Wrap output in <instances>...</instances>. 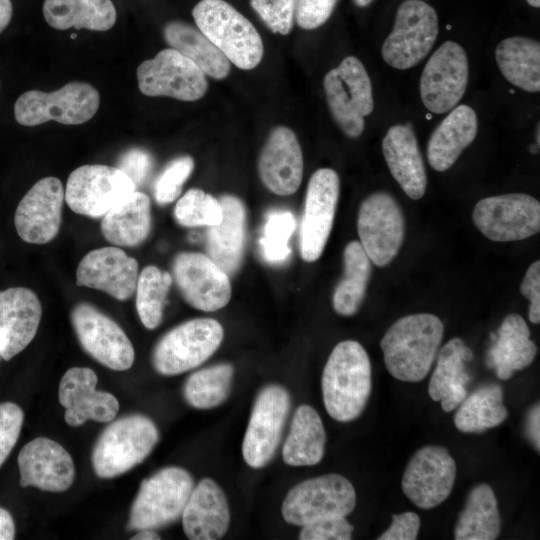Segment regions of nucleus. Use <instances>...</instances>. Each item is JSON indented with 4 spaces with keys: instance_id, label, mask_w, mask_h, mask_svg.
I'll return each mask as SVG.
<instances>
[{
    "instance_id": "1",
    "label": "nucleus",
    "mask_w": 540,
    "mask_h": 540,
    "mask_svg": "<svg viewBox=\"0 0 540 540\" xmlns=\"http://www.w3.org/2000/svg\"><path fill=\"white\" fill-rule=\"evenodd\" d=\"M444 334L442 321L430 313H417L395 321L381 339L385 366L392 377L420 382L429 373Z\"/></svg>"
},
{
    "instance_id": "2",
    "label": "nucleus",
    "mask_w": 540,
    "mask_h": 540,
    "mask_svg": "<svg viewBox=\"0 0 540 540\" xmlns=\"http://www.w3.org/2000/svg\"><path fill=\"white\" fill-rule=\"evenodd\" d=\"M323 402L327 413L346 423L364 411L371 393V364L364 347L357 341L338 343L325 364L322 380Z\"/></svg>"
},
{
    "instance_id": "3",
    "label": "nucleus",
    "mask_w": 540,
    "mask_h": 540,
    "mask_svg": "<svg viewBox=\"0 0 540 540\" xmlns=\"http://www.w3.org/2000/svg\"><path fill=\"white\" fill-rule=\"evenodd\" d=\"M199 30L243 70L255 68L263 57V42L254 25L224 0H201L192 10Z\"/></svg>"
},
{
    "instance_id": "4",
    "label": "nucleus",
    "mask_w": 540,
    "mask_h": 540,
    "mask_svg": "<svg viewBox=\"0 0 540 540\" xmlns=\"http://www.w3.org/2000/svg\"><path fill=\"white\" fill-rule=\"evenodd\" d=\"M158 439L156 425L144 415L117 419L103 430L93 448L95 474L109 479L129 471L151 453Z\"/></svg>"
},
{
    "instance_id": "5",
    "label": "nucleus",
    "mask_w": 540,
    "mask_h": 540,
    "mask_svg": "<svg viewBox=\"0 0 540 540\" xmlns=\"http://www.w3.org/2000/svg\"><path fill=\"white\" fill-rule=\"evenodd\" d=\"M100 96L87 82L73 81L58 90H29L14 105V117L23 126H37L54 120L64 125H79L97 112Z\"/></svg>"
},
{
    "instance_id": "6",
    "label": "nucleus",
    "mask_w": 540,
    "mask_h": 540,
    "mask_svg": "<svg viewBox=\"0 0 540 540\" xmlns=\"http://www.w3.org/2000/svg\"><path fill=\"white\" fill-rule=\"evenodd\" d=\"M194 488L183 468L166 467L145 479L132 504L128 528L157 529L178 520Z\"/></svg>"
},
{
    "instance_id": "7",
    "label": "nucleus",
    "mask_w": 540,
    "mask_h": 540,
    "mask_svg": "<svg viewBox=\"0 0 540 540\" xmlns=\"http://www.w3.org/2000/svg\"><path fill=\"white\" fill-rule=\"evenodd\" d=\"M222 325L212 318L188 320L167 332L156 344L152 363L165 376L184 373L205 362L219 348Z\"/></svg>"
},
{
    "instance_id": "8",
    "label": "nucleus",
    "mask_w": 540,
    "mask_h": 540,
    "mask_svg": "<svg viewBox=\"0 0 540 540\" xmlns=\"http://www.w3.org/2000/svg\"><path fill=\"white\" fill-rule=\"evenodd\" d=\"M323 86L333 118L348 137H358L365 126L364 117L372 113V86L362 62L344 58L324 77Z\"/></svg>"
},
{
    "instance_id": "9",
    "label": "nucleus",
    "mask_w": 540,
    "mask_h": 540,
    "mask_svg": "<svg viewBox=\"0 0 540 540\" xmlns=\"http://www.w3.org/2000/svg\"><path fill=\"white\" fill-rule=\"evenodd\" d=\"M356 506L352 483L336 473L307 479L285 496L281 513L292 525L303 526L320 518L349 515Z\"/></svg>"
},
{
    "instance_id": "10",
    "label": "nucleus",
    "mask_w": 540,
    "mask_h": 540,
    "mask_svg": "<svg viewBox=\"0 0 540 540\" xmlns=\"http://www.w3.org/2000/svg\"><path fill=\"white\" fill-rule=\"evenodd\" d=\"M439 31L434 8L422 0H405L398 7L391 33L382 45V58L405 70L418 64L432 49Z\"/></svg>"
},
{
    "instance_id": "11",
    "label": "nucleus",
    "mask_w": 540,
    "mask_h": 540,
    "mask_svg": "<svg viewBox=\"0 0 540 540\" xmlns=\"http://www.w3.org/2000/svg\"><path fill=\"white\" fill-rule=\"evenodd\" d=\"M135 191L134 183L119 168L92 164L71 172L64 197L75 213L98 218Z\"/></svg>"
},
{
    "instance_id": "12",
    "label": "nucleus",
    "mask_w": 540,
    "mask_h": 540,
    "mask_svg": "<svg viewBox=\"0 0 540 540\" xmlns=\"http://www.w3.org/2000/svg\"><path fill=\"white\" fill-rule=\"evenodd\" d=\"M472 218L477 229L489 240H524L540 230V203L523 193L486 197L477 202Z\"/></svg>"
},
{
    "instance_id": "13",
    "label": "nucleus",
    "mask_w": 540,
    "mask_h": 540,
    "mask_svg": "<svg viewBox=\"0 0 540 540\" xmlns=\"http://www.w3.org/2000/svg\"><path fill=\"white\" fill-rule=\"evenodd\" d=\"M360 244L371 262L388 265L397 256L405 235V220L397 201L386 192H375L360 205L357 219Z\"/></svg>"
},
{
    "instance_id": "14",
    "label": "nucleus",
    "mask_w": 540,
    "mask_h": 540,
    "mask_svg": "<svg viewBox=\"0 0 540 540\" xmlns=\"http://www.w3.org/2000/svg\"><path fill=\"white\" fill-rule=\"evenodd\" d=\"M136 74L140 92L150 97L195 101L208 89L205 73L173 48L163 49L152 59L143 61Z\"/></svg>"
},
{
    "instance_id": "15",
    "label": "nucleus",
    "mask_w": 540,
    "mask_h": 540,
    "mask_svg": "<svg viewBox=\"0 0 540 540\" xmlns=\"http://www.w3.org/2000/svg\"><path fill=\"white\" fill-rule=\"evenodd\" d=\"M291 406L288 391L280 385L265 386L257 395L242 443L245 462L259 469L273 458Z\"/></svg>"
},
{
    "instance_id": "16",
    "label": "nucleus",
    "mask_w": 540,
    "mask_h": 540,
    "mask_svg": "<svg viewBox=\"0 0 540 540\" xmlns=\"http://www.w3.org/2000/svg\"><path fill=\"white\" fill-rule=\"evenodd\" d=\"M469 77L465 50L453 41L444 42L427 61L420 79L424 106L436 114L454 108L463 97Z\"/></svg>"
},
{
    "instance_id": "17",
    "label": "nucleus",
    "mask_w": 540,
    "mask_h": 540,
    "mask_svg": "<svg viewBox=\"0 0 540 540\" xmlns=\"http://www.w3.org/2000/svg\"><path fill=\"white\" fill-rule=\"evenodd\" d=\"M71 322L83 349L107 368L128 370L134 362V348L111 318L88 303H79L71 311Z\"/></svg>"
},
{
    "instance_id": "18",
    "label": "nucleus",
    "mask_w": 540,
    "mask_h": 540,
    "mask_svg": "<svg viewBox=\"0 0 540 540\" xmlns=\"http://www.w3.org/2000/svg\"><path fill=\"white\" fill-rule=\"evenodd\" d=\"M172 279L184 300L201 311H217L231 298L229 275L207 254H177L172 264Z\"/></svg>"
},
{
    "instance_id": "19",
    "label": "nucleus",
    "mask_w": 540,
    "mask_h": 540,
    "mask_svg": "<svg viewBox=\"0 0 540 540\" xmlns=\"http://www.w3.org/2000/svg\"><path fill=\"white\" fill-rule=\"evenodd\" d=\"M456 478V463L446 448L428 445L408 462L402 477V490L418 508L432 509L450 495Z\"/></svg>"
},
{
    "instance_id": "20",
    "label": "nucleus",
    "mask_w": 540,
    "mask_h": 540,
    "mask_svg": "<svg viewBox=\"0 0 540 540\" xmlns=\"http://www.w3.org/2000/svg\"><path fill=\"white\" fill-rule=\"evenodd\" d=\"M340 190L336 171L321 168L311 176L300 229V254L304 261L320 258L332 230Z\"/></svg>"
},
{
    "instance_id": "21",
    "label": "nucleus",
    "mask_w": 540,
    "mask_h": 540,
    "mask_svg": "<svg viewBox=\"0 0 540 540\" xmlns=\"http://www.w3.org/2000/svg\"><path fill=\"white\" fill-rule=\"evenodd\" d=\"M65 190L56 177L37 181L19 202L14 224L19 237L31 244H45L59 232Z\"/></svg>"
},
{
    "instance_id": "22",
    "label": "nucleus",
    "mask_w": 540,
    "mask_h": 540,
    "mask_svg": "<svg viewBox=\"0 0 540 540\" xmlns=\"http://www.w3.org/2000/svg\"><path fill=\"white\" fill-rule=\"evenodd\" d=\"M138 262L122 249L102 247L88 252L76 269V284L128 300L136 290Z\"/></svg>"
},
{
    "instance_id": "23",
    "label": "nucleus",
    "mask_w": 540,
    "mask_h": 540,
    "mask_svg": "<svg viewBox=\"0 0 540 540\" xmlns=\"http://www.w3.org/2000/svg\"><path fill=\"white\" fill-rule=\"evenodd\" d=\"M97 375L87 367H72L59 385V402L65 407V421L80 426L88 420L110 422L118 413V400L110 393L96 390Z\"/></svg>"
},
{
    "instance_id": "24",
    "label": "nucleus",
    "mask_w": 540,
    "mask_h": 540,
    "mask_svg": "<svg viewBox=\"0 0 540 540\" xmlns=\"http://www.w3.org/2000/svg\"><path fill=\"white\" fill-rule=\"evenodd\" d=\"M20 485L48 492H63L73 483L75 468L70 454L57 442L39 437L18 455Z\"/></svg>"
},
{
    "instance_id": "25",
    "label": "nucleus",
    "mask_w": 540,
    "mask_h": 540,
    "mask_svg": "<svg viewBox=\"0 0 540 540\" xmlns=\"http://www.w3.org/2000/svg\"><path fill=\"white\" fill-rule=\"evenodd\" d=\"M262 183L274 194L295 193L303 176V155L296 134L288 127L272 130L258 160Z\"/></svg>"
},
{
    "instance_id": "26",
    "label": "nucleus",
    "mask_w": 540,
    "mask_h": 540,
    "mask_svg": "<svg viewBox=\"0 0 540 540\" xmlns=\"http://www.w3.org/2000/svg\"><path fill=\"white\" fill-rule=\"evenodd\" d=\"M42 316L38 296L25 287L0 291V356L8 361L36 335Z\"/></svg>"
},
{
    "instance_id": "27",
    "label": "nucleus",
    "mask_w": 540,
    "mask_h": 540,
    "mask_svg": "<svg viewBox=\"0 0 540 540\" xmlns=\"http://www.w3.org/2000/svg\"><path fill=\"white\" fill-rule=\"evenodd\" d=\"M185 535L191 540H217L228 530L230 512L227 498L212 479H202L193 488L182 513Z\"/></svg>"
},
{
    "instance_id": "28",
    "label": "nucleus",
    "mask_w": 540,
    "mask_h": 540,
    "mask_svg": "<svg viewBox=\"0 0 540 540\" xmlns=\"http://www.w3.org/2000/svg\"><path fill=\"white\" fill-rule=\"evenodd\" d=\"M382 152L391 175L405 194L413 200L422 198L427 177L412 127L407 124L390 127L382 140Z\"/></svg>"
},
{
    "instance_id": "29",
    "label": "nucleus",
    "mask_w": 540,
    "mask_h": 540,
    "mask_svg": "<svg viewBox=\"0 0 540 540\" xmlns=\"http://www.w3.org/2000/svg\"><path fill=\"white\" fill-rule=\"evenodd\" d=\"M222 219L207 231L208 256L229 276L240 267L244 254L246 213L242 201L233 195L219 199Z\"/></svg>"
},
{
    "instance_id": "30",
    "label": "nucleus",
    "mask_w": 540,
    "mask_h": 540,
    "mask_svg": "<svg viewBox=\"0 0 540 540\" xmlns=\"http://www.w3.org/2000/svg\"><path fill=\"white\" fill-rule=\"evenodd\" d=\"M472 351L461 338L450 339L437 353V363L428 385L433 401L440 402L445 412H451L468 395L466 384L470 376L465 361L472 358Z\"/></svg>"
},
{
    "instance_id": "31",
    "label": "nucleus",
    "mask_w": 540,
    "mask_h": 540,
    "mask_svg": "<svg viewBox=\"0 0 540 540\" xmlns=\"http://www.w3.org/2000/svg\"><path fill=\"white\" fill-rule=\"evenodd\" d=\"M478 119L473 108L459 105L433 131L427 147L430 166L439 172L449 169L475 139Z\"/></svg>"
},
{
    "instance_id": "32",
    "label": "nucleus",
    "mask_w": 540,
    "mask_h": 540,
    "mask_svg": "<svg viewBox=\"0 0 540 540\" xmlns=\"http://www.w3.org/2000/svg\"><path fill=\"white\" fill-rule=\"evenodd\" d=\"M494 344L488 353L487 364L495 369L500 380L510 379L514 372L528 367L535 359L537 348L530 339L525 320L516 313L507 315L497 336L491 335Z\"/></svg>"
},
{
    "instance_id": "33",
    "label": "nucleus",
    "mask_w": 540,
    "mask_h": 540,
    "mask_svg": "<svg viewBox=\"0 0 540 540\" xmlns=\"http://www.w3.org/2000/svg\"><path fill=\"white\" fill-rule=\"evenodd\" d=\"M151 229V203L140 191L110 209L101 222V232L113 245L134 247L148 237Z\"/></svg>"
},
{
    "instance_id": "34",
    "label": "nucleus",
    "mask_w": 540,
    "mask_h": 540,
    "mask_svg": "<svg viewBox=\"0 0 540 540\" xmlns=\"http://www.w3.org/2000/svg\"><path fill=\"white\" fill-rule=\"evenodd\" d=\"M326 432L317 411L300 405L292 418L282 449L283 461L290 466H313L325 453Z\"/></svg>"
},
{
    "instance_id": "35",
    "label": "nucleus",
    "mask_w": 540,
    "mask_h": 540,
    "mask_svg": "<svg viewBox=\"0 0 540 540\" xmlns=\"http://www.w3.org/2000/svg\"><path fill=\"white\" fill-rule=\"evenodd\" d=\"M43 16L57 30L107 31L115 24L117 13L111 0H45Z\"/></svg>"
},
{
    "instance_id": "36",
    "label": "nucleus",
    "mask_w": 540,
    "mask_h": 540,
    "mask_svg": "<svg viewBox=\"0 0 540 540\" xmlns=\"http://www.w3.org/2000/svg\"><path fill=\"white\" fill-rule=\"evenodd\" d=\"M163 33L170 47L194 62L205 75L217 80L228 76L230 61L197 26L171 21L165 25Z\"/></svg>"
},
{
    "instance_id": "37",
    "label": "nucleus",
    "mask_w": 540,
    "mask_h": 540,
    "mask_svg": "<svg viewBox=\"0 0 540 540\" xmlns=\"http://www.w3.org/2000/svg\"><path fill=\"white\" fill-rule=\"evenodd\" d=\"M497 65L506 80L527 91L540 90V44L521 36L508 37L496 47Z\"/></svg>"
},
{
    "instance_id": "38",
    "label": "nucleus",
    "mask_w": 540,
    "mask_h": 540,
    "mask_svg": "<svg viewBox=\"0 0 540 540\" xmlns=\"http://www.w3.org/2000/svg\"><path fill=\"white\" fill-rule=\"evenodd\" d=\"M501 532V517L493 489L485 483L468 493L454 528L456 540H494Z\"/></svg>"
},
{
    "instance_id": "39",
    "label": "nucleus",
    "mask_w": 540,
    "mask_h": 540,
    "mask_svg": "<svg viewBox=\"0 0 540 540\" xmlns=\"http://www.w3.org/2000/svg\"><path fill=\"white\" fill-rule=\"evenodd\" d=\"M344 273L333 293V308L342 316L359 310L371 274V260L358 241L349 242L343 252Z\"/></svg>"
},
{
    "instance_id": "40",
    "label": "nucleus",
    "mask_w": 540,
    "mask_h": 540,
    "mask_svg": "<svg viewBox=\"0 0 540 540\" xmlns=\"http://www.w3.org/2000/svg\"><path fill=\"white\" fill-rule=\"evenodd\" d=\"M507 416L502 387L490 384L481 386L464 398L457 406L454 424L464 433H482L499 426Z\"/></svg>"
},
{
    "instance_id": "41",
    "label": "nucleus",
    "mask_w": 540,
    "mask_h": 540,
    "mask_svg": "<svg viewBox=\"0 0 540 540\" xmlns=\"http://www.w3.org/2000/svg\"><path fill=\"white\" fill-rule=\"evenodd\" d=\"M234 368L220 363L200 369L185 382L183 394L189 405L196 409H211L222 404L228 397Z\"/></svg>"
},
{
    "instance_id": "42",
    "label": "nucleus",
    "mask_w": 540,
    "mask_h": 540,
    "mask_svg": "<svg viewBox=\"0 0 540 540\" xmlns=\"http://www.w3.org/2000/svg\"><path fill=\"white\" fill-rule=\"evenodd\" d=\"M172 275L156 266L143 268L136 285V309L147 329L158 327L163 318V308L172 284Z\"/></svg>"
},
{
    "instance_id": "43",
    "label": "nucleus",
    "mask_w": 540,
    "mask_h": 540,
    "mask_svg": "<svg viewBox=\"0 0 540 540\" xmlns=\"http://www.w3.org/2000/svg\"><path fill=\"white\" fill-rule=\"evenodd\" d=\"M176 221L185 227L213 226L222 219V207L218 199L201 189L188 190L176 203Z\"/></svg>"
},
{
    "instance_id": "44",
    "label": "nucleus",
    "mask_w": 540,
    "mask_h": 540,
    "mask_svg": "<svg viewBox=\"0 0 540 540\" xmlns=\"http://www.w3.org/2000/svg\"><path fill=\"white\" fill-rule=\"evenodd\" d=\"M295 225V218L289 211L278 210L268 215L260 239L262 254L266 261L280 263L290 255L288 242Z\"/></svg>"
},
{
    "instance_id": "45",
    "label": "nucleus",
    "mask_w": 540,
    "mask_h": 540,
    "mask_svg": "<svg viewBox=\"0 0 540 540\" xmlns=\"http://www.w3.org/2000/svg\"><path fill=\"white\" fill-rule=\"evenodd\" d=\"M193 168L194 161L190 156H182L172 160L155 181V201L162 206L176 200Z\"/></svg>"
},
{
    "instance_id": "46",
    "label": "nucleus",
    "mask_w": 540,
    "mask_h": 540,
    "mask_svg": "<svg viewBox=\"0 0 540 540\" xmlns=\"http://www.w3.org/2000/svg\"><path fill=\"white\" fill-rule=\"evenodd\" d=\"M250 4L272 32L287 35L292 30L296 0H250Z\"/></svg>"
},
{
    "instance_id": "47",
    "label": "nucleus",
    "mask_w": 540,
    "mask_h": 540,
    "mask_svg": "<svg viewBox=\"0 0 540 540\" xmlns=\"http://www.w3.org/2000/svg\"><path fill=\"white\" fill-rule=\"evenodd\" d=\"M301 527V540H350L354 529L344 516L320 518Z\"/></svg>"
},
{
    "instance_id": "48",
    "label": "nucleus",
    "mask_w": 540,
    "mask_h": 540,
    "mask_svg": "<svg viewBox=\"0 0 540 540\" xmlns=\"http://www.w3.org/2000/svg\"><path fill=\"white\" fill-rule=\"evenodd\" d=\"M24 420L22 409L12 402L0 404V466L15 446Z\"/></svg>"
},
{
    "instance_id": "49",
    "label": "nucleus",
    "mask_w": 540,
    "mask_h": 540,
    "mask_svg": "<svg viewBox=\"0 0 540 540\" xmlns=\"http://www.w3.org/2000/svg\"><path fill=\"white\" fill-rule=\"evenodd\" d=\"M338 0H296L295 20L305 30L316 29L331 16Z\"/></svg>"
},
{
    "instance_id": "50",
    "label": "nucleus",
    "mask_w": 540,
    "mask_h": 540,
    "mask_svg": "<svg viewBox=\"0 0 540 540\" xmlns=\"http://www.w3.org/2000/svg\"><path fill=\"white\" fill-rule=\"evenodd\" d=\"M152 166V157L147 151L133 148L120 157L117 168L123 171L138 187L145 182Z\"/></svg>"
},
{
    "instance_id": "51",
    "label": "nucleus",
    "mask_w": 540,
    "mask_h": 540,
    "mask_svg": "<svg viewBox=\"0 0 540 540\" xmlns=\"http://www.w3.org/2000/svg\"><path fill=\"white\" fill-rule=\"evenodd\" d=\"M420 517L407 511L392 515V523L378 540H415L420 529Z\"/></svg>"
},
{
    "instance_id": "52",
    "label": "nucleus",
    "mask_w": 540,
    "mask_h": 540,
    "mask_svg": "<svg viewBox=\"0 0 540 540\" xmlns=\"http://www.w3.org/2000/svg\"><path fill=\"white\" fill-rule=\"evenodd\" d=\"M521 294L530 301L528 318L531 323L540 322V261H534L527 269L520 286Z\"/></svg>"
},
{
    "instance_id": "53",
    "label": "nucleus",
    "mask_w": 540,
    "mask_h": 540,
    "mask_svg": "<svg viewBox=\"0 0 540 540\" xmlns=\"http://www.w3.org/2000/svg\"><path fill=\"white\" fill-rule=\"evenodd\" d=\"M540 408L536 403L529 410L526 417L525 433L533 447L539 452L540 448Z\"/></svg>"
},
{
    "instance_id": "54",
    "label": "nucleus",
    "mask_w": 540,
    "mask_h": 540,
    "mask_svg": "<svg viewBox=\"0 0 540 540\" xmlns=\"http://www.w3.org/2000/svg\"><path fill=\"white\" fill-rule=\"evenodd\" d=\"M15 536V524L11 514L0 507V540H12Z\"/></svg>"
},
{
    "instance_id": "55",
    "label": "nucleus",
    "mask_w": 540,
    "mask_h": 540,
    "mask_svg": "<svg viewBox=\"0 0 540 540\" xmlns=\"http://www.w3.org/2000/svg\"><path fill=\"white\" fill-rule=\"evenodd\" d=\"M13 7L10 0H0V33L8 26L12 18Z\"/></svg>"
},
{
    "instance_id": "56",
    "label": "nucleus",
    "mask_w": 540,
    "mask_h": 540,
    "mask_svg": "<svg viewBox=\"0 0 540 540\" xmlns=\"http://www.w3.org/2000/svg\"><path fill=\"white\" fill-rule=\"evenodd\" d=\"M135 534L131 539L133 540H155L161 539L160 536L154 531V529H142Z\"/></svg>"
},
{
    "instance_id": "57",
    "label": "nucleus",
    "mask_w": 540,
    "mask_h": 540,
    "mask_svg": "<svg viewBox=\"0 0 540 540\" xmlns=\"http://www.w3.org/2000/svg\"><path fill=\"white\" fill-rule=\"evenodd\" d=\"M354 3L359 7L368 6L373 0H353Z\"/></svg>"
},
{
    "instance_id": "58",
    "label": "nucleus",
    "mask_w": 540,
    "mask_h": 540,
    "mask_svg": "<svg viewBox=\"0 0 540 540\" xmlns=\"http://www.w3.org/2000/svg\"><path fill=\"white\" fill-rule=\"evenodd\" d=\"M526 2L532 7H535V8L540 7V0H526Z\"/></svg>"
}]
</instances>
